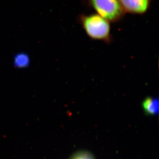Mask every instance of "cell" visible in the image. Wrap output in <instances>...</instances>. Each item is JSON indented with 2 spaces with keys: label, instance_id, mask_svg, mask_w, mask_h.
I'll return each instance as SVG.
<instances>
[{
  "label": "cell",
  "instance_id": "6da1fadb",
  "mask_svg": "<svg viewBox=\"0 0 159 159\" xmlns=\"http://www.w3.org/2000/svg\"><path fill=\"white\" fill-rule=\"evenodd\" d=\"M79 21L89 37L109 43L112 41L110 22L98 14L81 15Z\"/></svg>",
  "mask_w": 159,
  "mask_h": 159
},
{
  "label": "cell",
  "instance_id": "7a4b0ae2",
  "mask_svg": "<svg viewBox=\"0 0 159 159\" xmlns=\"http://www.w3.org/2000/svg\"><path fill=\"white\" fill-rule=\"evenodd\" d=\"M96 14L109 21L117 22L124 17L125 12L119 0H87Z\"/></svg>",
  "mask_w": 159,
  "mask_h": 159
},
{
  "label": "cell",
  "instance_id": "3957f363",
  "mask_svg": "<svg viewBox=\"0 0 159 159\" xmlns=\"http://www.w3.org/2000/svg\"><path fill=\"white\" fill-rule=\"evenodd\" d=\"M124 12L144 15L148 11L152 0H119Z\"/></svg>",
  "mask_w": 159,
  "mask_h": 159
},
{
  "label": "cell",
  "instance_id": "277c9868",
  "mask_svg": "<svg viewBox=\"0 0 159 159\" xmlns=\"http://www.w3.org/2000/svg\"><path fill=\"white\" fill-rule=\"evenodd\" d=\"M142 106L144 111L148 115L155 116L159 112V101L156 98H146Z\"/></svg>",
  "mask_w": 159,
  "mask_h": 159
},
{
  "label": "cell",
  "instance_id": "5b68a950",
  "mask_svg": "<svg viewBox=\"0 0 159 159\" xmlns=\"http://www.w3.org/2000/svg\"><path fill=\"white\" fill-rule=\"evenodd\" d=\"M30 64V58L27 54L20 53L15 56L14 59V65L18 68L27 67Z\"/></svg>",
  "mask_w": 159,
  "mask_h": 159
},
{
  "label": "cell",
  "instance_id": "8992f818",
  "mask_svg": "<svg viewBox=\"0 0 159 159\" xmlns=\"http://www.w3.org/2000/svg\"><path fill=\"white\" fill-rule=\"evenodd\" d=\"M70 159H94V158L89 152H80L75 153Z\"/></svg>",
  "mask_w": 159,
  "mask_h": 159
}]
</instances>
